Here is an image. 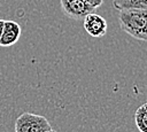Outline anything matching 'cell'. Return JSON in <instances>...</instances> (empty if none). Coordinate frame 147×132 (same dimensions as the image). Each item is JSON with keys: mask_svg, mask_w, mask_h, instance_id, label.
<instances>
[{"mask_svg": "<svg viewBox=\"0 0 147 132\" xmlns=\"http://www.w3.org/2000/svg\"><path fill=\"white\" fill-rule=\"evenodd\" d=\"M3 25H5V20H0V39L2 36V31H3Z\"/></svg>", "mask_w": 147, "mask_h": 132, "instance_id": "9", "label": "cell"}, {"mask_svg": "<svg viewBox=\"0 0 147 132\" xmlns=\"http://www.w3.org/2000/svg\"><path fill=\"white\" fill-rule=\"evenodd\" d=\"M49 132H57V131H55V130H53V129H52V130H51Z\"/></svg>", "mask_w": 147, "mask_h": 132, "instance_id": "10", "label": "cell"}, {"mask_svg": "<svg viewBox=\"0 0 147 132\" xmlns=\"http://www.w3.org/2000/svg\"><path fill=\"white\" fill-rule=\"evenodd\" d=\"M113 6L117 10L147 9V0H113Z\"/></svg>", "mask_w": 147, "mask_h": 132, "instance_id": "6", "label": "cell"}, {"mask_svg": "<svg viewBox=\"0 0 147 132\" xmlns=\"http://www.w3.org/2000/svg\"><path fill=\"white\" fill-rule=\"evenodd\" d=\"M134 122L139 132H147V102L137 108L134 114Z\"/></svg>", "mask_w": 147, "mask_h": 132, "instance_id": "7", "label": "cell"}, {"mask_svg": "<svg viewBox=\"0 0 147 132\" xmlns=\"http://www.w3.org/2000/svg\"><path fill=\"white\" fill-rule=\"evenodd\" d=\"M60 3L63 14L72 20H84L95 11V8L85 0H60Z\"/></svg>", "mask_w": 147, "mask_h": 132, "instance_id": "3", "label": "cell"}, {"mask_svg": "<svg viewBox=\"0 0 147 132\" xmlns=\"http://www.w3.org/2000/svg\"><path fill=\"white\" fill-rule=\"evenodd\" d=\"M85 1H86V2H88L90 5H92L95 9H96V8H99V7L103 3V0H85Z\"/></svg>", "mask_w": 147, "mask_h": 132, "instance_id": "8", "label": "cell"}, {"mask_svg": "<svg viewBox=\"0 0 147 132\" xmlns=\"http://www.w3.org/2000/svg\"><path fill=\"white\" fill-rule=\"evenodd\" d=\"M51 130L49 121L45 116L33 112H23L15 122V132H49Z\"/></svg>", "mask_w": 147, "mask_h": 132, "instance_id": "2", "label": "cell"}, {"mask_svg": "<svg viewBox=\"0 0 147 132\" xmlns=\"http://www.w3.org/2000/svg\"><path fill=\"white\" fill-rule=\"evenodd\" d=\"M83 21H84V23H83L84 30L91 37L100 38L107 33L108 24H107V21L101 15L95 14V13H91Z\"/></svg>", "mask_w": 147, "mask_h": 132, "instance_id": "4", "label": "cell"}, {"mask_svg": "<svg viewBox=\"0 0 147 132\" xmlns=\"http://www.w3.org/2000/svg\"><path fill=\"white\" fill-rule=\"evenodd\" d=\"M21 25L15 21H5L2 36L0 39V46L9 47L16 44L21 37Z\"/></svg>", "mask_w": 147, "mask_h": 132, "instance_id": "5", "label": "cell"}, {"mask_svg": "<svg viewBox=\"0 0 147 132\" xmlns=\"http://www.w3.org/2000/svg\"><path fill=\"white\" fill-rule=\"evenodd\" d=\"M118 23L121 29L132 38L147 41V9L119 10Z\"/></svg>", "mask_w": 147, "mask_h": 132, "instance_id": "1", "label": "cell"}]
</instances>
